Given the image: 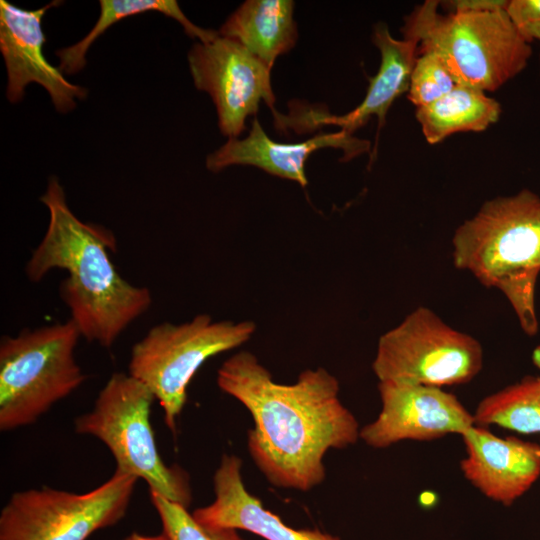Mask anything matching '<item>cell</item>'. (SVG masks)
Wrapping results in <instances>:
<instances>
[{
    "label": "cell",
    "mask_w": 540,
    "mask_h": 540,
    "mask_svg": "<svg viewBox=\"0 0 540 540\" xmlns=\"http://www.w3.org/2000/svg\"><path fill=\"white\" fill-rule=\"evenodd\" d=\"M217 384L250 412L248 450L274 486L309 491L326 477L328 450L360 439L358 421L338 398V380L322 367L281 384L253 353L240 351L218 369Z\"/></svg>",
    "instance_id": "obj_1"
},
{
    "label": "cell",
    "mask_w": 540,
    "mask_h": 540,
    "mask_svg": "<svg viewBox=\"0 0 540 540\" xmlns=\"http://www.w3.org/2000/svg\"><path fill=\"white\" fill-rule=\"evenodd\" d=\"M41 202L49 212L47 230L26 263L25 273L39 282L48 272L61 269L67 277L59 294L81 337L110 348L122 332L151 306L148 288L125 280L110 259L113 234L81 221L69 208L65 192L51 177Z\"/></svg>",
    "instance_id": "obj_2"
},
{
    "label": "cell",
    "mask_w": 540,
    "mask_h": 540,
    "mask_svg": "<svg viewBox=\"0 0 540 540\" xmlns=\"http://www.w3.org/2000/svg\"><path fill=\"white\" fill-rule=\"evenodd\" d=\"M453 263L484 286L500 290L523 330L538 323L534 293L540 272V197L528 189L486 201L452 238Z\"/></svg>",
    "instance_id": "obj_3"
},
{
    "label": "cell",
    "mask_w": 540,
    "mask_h": 540,
    "mask_svg": "<svg viewBox=\"0 0 540 540\" xmlns=\"http://www.w3.org/2000/svg\"><path fill=\"white\" fill-rule=\"evenodd\" d=\"M448 14L439 1L416 6L402 27L404 37L418 40V52L440 57L455 81L492 92L521 73L532 54L509 19L507 1L450 2Z\"/></svg>",
    "instance_id": "obj_4"
},
{
    "label": "cell",
    "mask_w": 540,
    "mask_h": 540,
    "mask_svg": "<svg viewBox=\"0 0 540 540\" xmlns=\"http://www.w3.org/2000/svg\"><path fill=\"white\" fill-rule=\"evenodd\" d=\"M154 394L129 373L116 372L99 391L90 412L77 416L74 430L105 444L116 469L144 480L149 492L188 508L192 491L188 473L161 458L150 422Z\"/></svg>",
    "instance_id": "obj_5"
},
{
    "label": "cell",
    "mask_w": 540,
    "mask_h": 540,
    "mask_svg": "<svg viewBox=\"0 0 540 540\" xmlns=\"http://www.w3.org/2000/svg\"><path fill=\"white\" fill-rule=\"evenodd\" d=\"M74 322L24 329L0 341V430L36 422L86 379L75 359Z\"/></svg>",
    "instance_id": "obj_6"
},
{
    "label": "cell",
    "mask_w": 540,
    "mask_h": 540,
    "mask_svg": "<svg viewBox=\"0 0 540 540\" xmlns=\"http://www.w3.org/2000/svg\"><path fill=\"white\" fill-rule=\"evenodd\" d=\"M255 330L253 321H214L207 314L181 324L159 323L133 345L128 373L154 394L174 433L198 369L209 358L247 342Z\"/></svg>",
    "instance_id": "obj_7"
},
{
    "label": "cell",
    "mask_w": 540,
    "mask_h": 540,
    "mask_svg": "<svg viewBox=\"0 0 540 540\" xmlns=\"http://www.w3.org/2000/svg\"><path fill=\"white\" fill-rule=\"evenodd\" d=\"M482 365L475 338L419 307L380 337L372 369L379 382L442 388L469 382Z\"/></svg>",
    "instance_id": "obj_8"
},
{
    "label": "cell",
    "mask_w": 540,
    "mask_h": 540,
    "mask_svg": "<svg viewBox=\"0 0 540 540\" xmlns=\"http://www.w3.org/2000/svg\"><path fill=\"white\" fill-rule=\"evenodd\" d=\"M137 480L115 469L87 493L47 486L15 492L0 513V540H86L124 518Z\"/></svg>",
    "instance_id": "obj_9"
},
{
    "label": "cell",
    "mask_w": 540,
    "mask_h": 540,
    "mask_svg": "<svg viewBox=\"0 0 540 540\" xmlns=\"http://www.w3.org/2000/svg\"><path fill=\"white\" fill-rule=\"evenodd\" d=\"M188 63L195 87L211 96L220 131L230 139L241 134L261 100L274 111L271 69L236 40L219 35L199 42L189 51Z\"/></svg>",
    "instance_id": "obj_10"
},
{
    "label": "cell",
    "mask_w": 540,
    "mask_h": 540,
    "mask_svg": "<svg viewBox=\"0 0 540 540\" xmlns=\"http://www.w3.org/2000/svg\"><path fill=\"white\" fill-rule=\"evenodd\" d=\"M378 390L381 410L374 421L360 429V439L372 448L461 435L475 424L473 414L442 388L379 382Z\"/></svg>",
    "instance_id": "obj_11"
},
{
    "label": "cell",
    "mask_w": 540,
    "mask_h": 540,
    "mask_svg": "<svg viewBox=\"0 0 540 540\" xmlns=\"http://www.w3.org/2000/svg\"><path fill=\"white\" fill-rule=\"evenodd\" d=\"M60 3L53 1L37 10H25L0 1V51L7 71L6 96L11 103L21 101L26 86L32 82L46 89L61 113L73 110L76 100L87 96L86 88L70 83L44 57L42 18L48 9Z\"/></svg>",
    "instance_id": "obj_12"
},
{
    "label": "cell",
    "mask_w": 540,
    "mask_h": 540,
    "mask_svg": "<svg viewBox=\"0 0 540 540\" xmlns=\"http://www.w3.org/2000/svg\"><path fill=\"white\" fill-rule=\"evenodd\" d=\"M372 41L379 49L381 63L375 76L369 79V86L363 101L352 111L342 116H332L316 109L292 108L290 114H275L278 127L308 131L320 125H337L352 134L365 125L373 116L378 117L379 127L384 125L386 113L396 98L408 92L411 74L419 56V42L410 37L402 40L391 36L384 23L374 27Z\"/></svg>",
    "instance_id": "obj_13"
},
{
    "label": "cell",
    "mask_w": 540,
    "mask_h": 540,
    "mask_svg": "<svg viewBox=\"0 0 540 540\" xmlns=\"http://www.w3.org/2000/svg\"><path fill=\"white\" fill-rule=\"evenodd\" d=\"M466 456L464 477L484 496L511 505L540 476V447L515 437L502 438L484 426L469 427L461 434Z\"/></svg>",
    "instance_id": "obj_14"
},
{
    "label": "cell",
    "mask_w": 540,
    "mask_h": 540,
    "mask_svg": "<svg viewBox=\"0 0 540 540\" xmlns=\"http://www.w3.org/2000/svg\"><path fill=\"white\" fill-rule=\"evenodd\" d=\"M326 147L342 149L345 158L350 159L369 151L370 143L343 130L319 133L305 142L278 143L266 135L258 119L254 118L248 136L243 140L229 139L208 155L206 167L216 173L231 165H251L305 187L308 183L305 174L307 158L312 152Z\"/></svg>",
    "instance_id": "obj_15"
},
{
    "label": "cell",
    "mask_w": 540,
    "mask_h": 540,
    "mask_svg": "<svg viewBox=\"0 0 540 540\" xmlns=\"http://www.w3.org/2000/svg\"><path fill=\"white\" fill-rule=\"evenodd\" d=\"M238 456L224 454L213 476L215 500L195 509L194 519L214 528L241 529L266 540H340L319 529H295L265 509L245 487Z\"/></svg>",
    "instance_id": "obj_16"
},
{
    "label": "cell",
    "mask_w": 540,
    "mask_h": 540,
    "mask_svg": "<svg viewBox=\"0 0 540 540\" xmlns=\"http://www.w3.org/2000/svg\"><path fill=\"white\" fill-rule=\"evenodd\" d=\"M291 0H248L221 26L219 35L239 42L270 69L297 40Z\"/></svg>",
    "instance_id": "obj_17"
},
{
    "label": "cell",
    "mask_w": 540,
    "mask_h": 540,
    "mask_svg": "<svg viewBox=\"0 0 540 540\" xmlns=\"http://www.w3.org/2000/svg\"><path fill=\"white\" fill-rule=\"evenodd\" d=\"M500 114V104L486 92L460 84L437 101L416 109V119L430 144L459 132H482L496 123Z\"/></svg>",
    "instance_id": "obj_18"
},
{
    "label": "cell",
    "mask_w": 540,
    "mask_h": 540,
    "mask_svg": "<svg viewBox=\"0 0 540 540\" xmlns=\"http://www.w3.org/2000/svg\"><path fill=\"white\" fill-rule=\"evenodd\" d=\"M99 18L91 31L79 42L56 51L60 60L59 70L75 74L86 65V54L94 41L110 26L121 19L149 11L160 12L179 22L186 34L209 43L219 36L217 31L204 29L193 24L182 12L175 0H101Z\"/></svg>",
    "instance_id": "obj_19"
},
{
    "label": "cell",
    "mask_w": 540,
    "mask_h": 540,
    "mask_svg": "<svg viewBox=\"0 0 540 540\" xmlns=\"http://www.w3.org/2000/svg\"><path fill=\"white\" fill-rule=\"evenodd\" d=\"M476 425H497L523 434L540 433V377H526L482 399Z\"/></svg>",
    "instance_id": "obj_20"
},
{
    "label": "cell",
    "mask_w": 540,
    "mask_h": 540,
    "mask_svg": "<svg viewBox=\"0 0 540 540\" xmlns=\"http://www.w3.org/2000/svg\"><path fill=\"white\" fill-rule=\"evenodd\" d=\"M163 528L170 540H244L237 530L231 528L208 527L197 522L187 508L150 492Z\"/></svg>",
    "instance_id": "obj_21"
},
{
    "label": "cell",
    "mask_w": 540,
    "mask_h": 540,
    "mask_svg": "<svg viewBox=\"0 0 540 540\" xmlns=\"http://www.w3.org/2000/svg\"><path fill=\"white\" fill-rule=\"evenodd\" d=\"M459 85L443 61L432 52L420 53L415 62L408 98L416 108L427 106Z\"/></svg>",
    "instance_id": "obj_22"
},
{
    "label": "cell",
    "mask_w": 540,
    "mask_h": 540,
    "mask_svg": "<svg viewBox=\"0 0 540 540\" xmlns=\"http://www.w3.org/2000/svg\"><path fill=\"white\" fill-rule=\"evenodd\" d=\"M506 13L520 36L531 43L540 41V0H511Z\"/></svg>",
    "instance_id": "obj_23"
},
{
    "label": "cell",
    "mask_w": 540,
    "mask_h": 540,
    "mask_svg": "<svg viewBox=\"0 0 540 540\" xmlns=\"http://www.w3.org/2000/svg\"><path fill=\"white\" fill-rule=\"evenodd\" d=\"M124 540H170L163 532L160 535H143L137 532L129 534Z\"/></svg>",
    "instance_id": "obj_24"
},
{
    "label": "cell",
    "mask_w": 540,
    "mask_h": 540,
    "mask_svg": "<svg viewBox=\"0 0 540 540\" xmlns=\"http://www.w3.org/2000/svg\"><path fill=\"white\" fill-rule=\"evenodd\" d=\"M532 360L537 368L540 370V346L536 347L532 354Z\"/></svg>",
    "instance_id": "obj_25"
}]
</instances>
